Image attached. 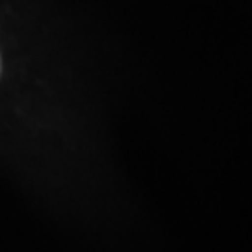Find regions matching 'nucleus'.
<instances>
[{
    "label": "nucleus",
    "instance_id": "nucleus-1",
    "mask_svg": "<svg viewBox=\"0 0 252 252\" xmlns=\"http://www.w3.org/2000/svg\"><path fill=\"white\" fill-rule=\"evenodd\" d=\"M0 69H2V63H0Z\"/></svg>",
    "mask_w": 252,
    "mask_h": 252
}]
</instances>
